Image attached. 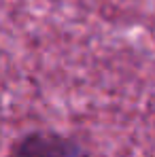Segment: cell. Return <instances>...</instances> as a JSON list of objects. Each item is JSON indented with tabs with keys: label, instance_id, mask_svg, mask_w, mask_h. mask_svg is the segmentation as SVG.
Wrapping results in <instances>:
<instances>
[{
	"label": "cell",
	"instance_id": "cell-1",
	"mask_svg": "<svg viewBox=\"0 0 155 157\" xmlns=\"http://www.w3.org/2000/svg\"><path fill=\"white\" fill-rule=\"evenodd\" d=\"M75 138L55 132H30L13 147V157H81Z\"/></svg>",
	"mask_w": 155,
	"mask_h": 157
}]
</instances>
